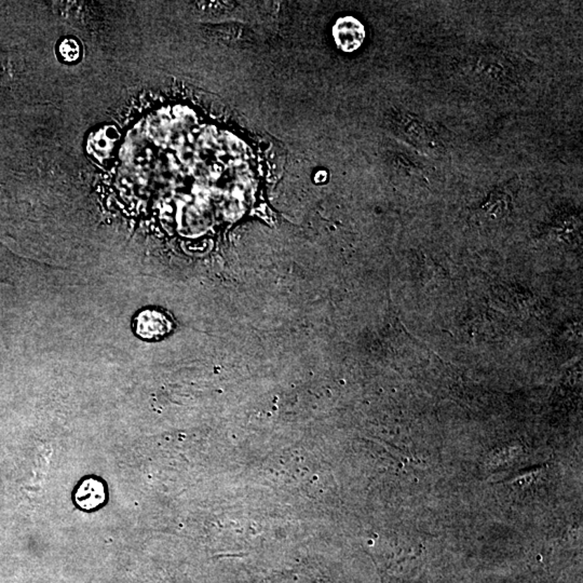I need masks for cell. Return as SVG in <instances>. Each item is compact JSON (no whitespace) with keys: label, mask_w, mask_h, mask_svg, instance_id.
I'll return each instance as SVG.
<instances>
[{"label":"cell","mask_w":583,"mask_h":583,"mask_svg":"<svg viewBox=\"0 0 583 583\" xmlns=\"http://www.w3.org/2000/svg\"><path fill=\"white\" fill-rule=\"evenodd\" d=\"M333 34L340 49L347 52L358 49L366 37L363 25L351 17L338 20Z\"/></svg>","instance_id":"obj_2"},{"label":"cell","mask_w":583,"mask_h":583,"mask_svg":"<svg viewBox=\"0 0 583 583\" xmlns=\"http://www.w3.org/2000/svg\"><path fill=\"white\" fill-rule=\"evenodd\" d=\"M76 502L86 510L99 507L105 500V488L100 481L89 478L80 484L76 492Z\"/></svg>","instance_id":"obj_4"},{"label":"cell","mask_w":583,"mask_h":583,"mask_svg":"<svg viewBox=\"0 0 583 583\" xmlns=\"http://www.w3.org/2000/svg\"><path fill=\"white\" fill-rule=\"evenodd\" d=\"M60 52L66 61H75L79 57V47L75 40L66 39L61 43Z\"/></svg>","instance_id":"obj_5"},{"label":"cell","mask_w":583,"mask_h":583,"mask_svg":"<svg viewBox=\"0 0 583 583\" xmlns=\"http://www.w3.org/2000/svg\"><path fill=\"white\" fill-rule=\"evenodd\" d=\"M135 330L144 340H160L172 330V322L163 312L144 310L135 320Z\"/></svg>","instance_id":"obj_1"},{"label":"cell","mask_w":583,"mask_h":583,"mask_svg":"<svg viewBox=\"0 0 583 583\" xmlns=\"http://www.w3.org/2000/svg\"><path fill=\"white\" fill-rule=\"evenodd\" d=\"M402 131L408 141L412 142L417 147L427 148V149L436 147V142L434 132L424 126V122L420 121L414 116H403Z\"/></svg>","instance_id":"obj_3"}]
</instances>
